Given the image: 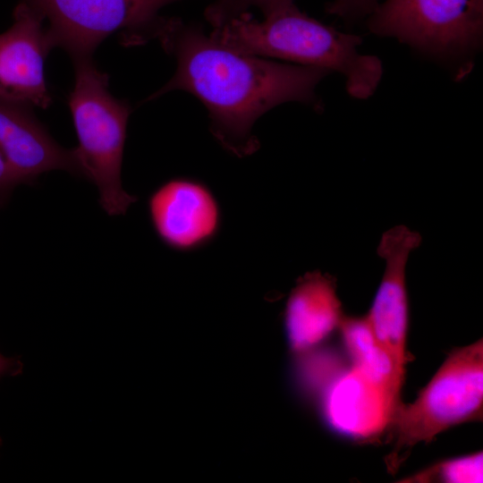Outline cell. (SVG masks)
I'll return each instance as SVG.
<instances>
[{"label": "cell", "instance_id": "6da1fadb", "mask_svg": "<svg viewBox=\"0 0 483 483\" xmlns=\"http://www.w3.org/2000/svg\"><path fill=\"white\" fill-rule=\"evenodd\" d=\"M176 60L174 76L145 99L172 90L196 97L207 108L210 130L227 151L237 157L255 152V122L273 107L289 101L318 106L317 85L330 71L269 61L223 46L199 24L166 18L157 37Z\"/></svg>", "mask_w": 483, "mask_h": 483}, {"label": "cell", "instance_id": "7a4b0ae2", "mask_svg": "<svg viewBox=\"0 0 483 483\" xmlns=\"http://www.w3.org/2000/svg\"><path fill=\"white\" fill-rule=\"evenodd\" d=\"M209 37L246 55L338 72L345 77L349 95L358 99L371 97L382 78L381 61L359 52L360 37L326 25L300 11L294 4L263 21L243 13L214 28Z\"/></svg>", "mask_w": 483, "mask_h": 483}, {"label": "cell", "instance_id": "3957f363", "mask_svg": "<svg viewBox=\"0 0 483 483\" xmlns=\"http://www.w3.org/2000/svg\"><path fill=\"white\" fill-rule=\"evenodd\" d=\"M74 84L68 105L79 145L75 148L85 178L98 190L109 216L124 215L137 201L122 186V163L131 106L108 89V75L92 57L73 60Z\"/></svg>", "mask_w": 483, "mask_h": 483}, {"label": "cell", "instance_id": "277c9868", "mask_svg": "<svg viewBox=\"0 0 483 483\" xmlns=\"http://www.w3.org/2000/svg\"><path fill=\"white\" fill-rule=\"evenodd\" d=\"M483 407L482 339L450 352L415 401L401 403L390 427L394 447L386 456L396 470L412 447L428 444L455 425L479 420Z\"/></svg>", "mask_w": 483, "mask_h": 483}, {"label": "cell", "instance_id": "5b68a950", "mask_svg": "<svg viewBox=\"0 0 483 483\" xmlns=\"http://www.w3.org/2000/svg\"><path fill=\"white\" fill-rule=\"evenodd\" d=\"M48 21L54 47L72 61L89 58L106 38L119 34L124 45L157 38L165 17L164 6L181 0H30Z\"/></svg>", "mask_w": 483, "mask_h": 483}, {"label": "cell", "instance_id": "8992f818", "mask_svg": "<svg viewBox=\"0 0 483 483\" xmlns=\"http://www.w3.org/2000/svg\"><path fill=\"white\" fill-rule=\"evenodd\" d=\"M368 17L372 33L438 56L458 57L479 46L483 0H385Z\"/></svg>", "mask_w": 483, "mask_h": 483}, {"label": "cell", "instance_id": "52a82bcc", "mask_svg": "<svg viewBox=\"0 0 483 483\" xmlns=\"http://www.w3.org/2000/svg\"><path fill=\"white\" fill-rule=\"evenodd\" d=\"M420 242L419 233L404 225L393 227L382 235L377 253L385 262V269L367 314L376 339L390 358L401 386L407 362L409 305L406 266L411 253Z\"/></svg>", "mask_w": 483, "mask_h": 483}, {"label": "cell", "instance_id": "ba28073f", "mask_svg": "<svg viewBox=\"0 0 483 483\" xmlns=\"http://www.w3.org/2000/svg\"><path fill=\"white\" fill-rule=\"evenodd\" d=\"M12 26L0 34V97L47 108L52 102L45 61L54 47L45 18L30 0L13 9Z\"/></svg>", "mask_w": 483, "mask_h": 483}, {"label": "cell", "instance_id": "9c48e42d", "mask_svg": "<svg viewBox=\"0 0 483 483\" xmlns=\"http://www.w3.org/2000/svg\"><path fill=\"white\" fill-rule=\"evenodd\" d=\"M152 227L168 248L191 251L211 242L221 225L219 204L204 183L186 177L172 178L149 196Z\"/></svg>", "mask_w": 483, "mask_h": 483}, {"label": "cell", "instance_id": "30bf717a", "mask_svg": "<svg viewBox=\"0 0 483 483\" xmlns=\"http://www.w3.org/2000/svg\"><path fill=\"white\" fill-rule=\"evenodd\" d=\"M31 108L0 97V151L18 183L32 185L53 170L85 178L75 148L60 146Z\"/></svg>", "mask_w": 483, "mask_h": 483}, {"label": "cell", "instance_id": "8fae6325", "mask_svg": "<svg viewBox=\"0 0 483 483\" xmlns=\"http://www.w3.org/2000/svg\"><path fill=\"white\" fill-rule=\"evenodd\" d=\"M335 279L313 271L301 276L284 309V328L292 352H306L324 341L343 318Z\"/></svg>", "mask_w": 483, "mask_h": 483}, {"label": "cell", "instance_id": "7c38bea8", "mask_svg": "<svg viewBox=\"0 0 483 483\" xmlns=\"http://www.w3.org/2000/svg\"><path fill=\"white\" fill-rule=\"evenodd\" d=\"M394 411L388 396L353 367L333 382L322 401V412L327 423L352 435L382 430L390 424Z\"/></svg>", "mask_w": 483, "mask_h": 483}, {"label": "cell", "instance_id": "4fadbf2b", "mask_svg": "<svg viewBox=\"0 0 483 483\" xmlns=\"http://www.w3.org/2000/svg\"><path fill=\"white\" fill-rule=\"evenodd\" d=\"M356 369L367 380L381 389L397 409L402 386L398 384L390 358L377 343L367 315L343 317L338 327Z\"/></svg>", "mask_w": 483, "mask_h": 483}, {"label": "cell", "instance_id": "5bb4252c", "mask_svg": "<svg viewBox=\"0 0 483 483\" xmlns=\"http://www.w3.org/2000/svg\"><path fill=\"white\" fill-rule=\"evenodd\" d=\"M483 453L439 462L400 482L406 483H481L483 479Z\"/></svg>", "mask_w": 483, "mask_h": 483}, {"label": "cell", "instance_id": "9a60e30c", "mask_svg": "<svg viewBox=\"0 0 483 483\" xmlns=\"http://www.w3.org/2000/svg\"><path fill=\"white\" fill-rule=\"evenodd\" d=\"M293 4L294 0H216L204 15L213 28H217L251 7H257L266 17Z\"/></svg>", "mask_w": 483, "mask_h": 483}, {"label": "cell", "instance_id": "2e32d148", "mask_svg": "<svg viewBox=\"0 0 483 483\" xmlns=\"http://www.w3.org/2000/svg\"><path fill=\"white\" fill-rule=\"evenodd\" d=\"M378 4L379 0H332L326 12L351 21L368 17Z\"/></svg>", "mask_w": 483, "mask_h": 483}, {"label": "cell", "instance_id": "e0dca14e", "mask_svg": "<svg viewBox=\"0 0 483 483\" xmlns=\"http://www.w3.org/2000/svg\"><path fill=\"white\" fill-rule=\"evenodd\" d=\"M16 185L19 183L0 151V208L9 200Z\"/></svg>", "mask_w": 483, "mask_h": 483}, {"label": "cell", "instance_id": "ac0fdd59", "mask_svg": "<svg viewBox=\"0 0 483 483\" xmlns=\"http://www.w3.org/2000/svg\"><path fill=\"white\" fill-rule=\"evenodd\" d=\"M13 366L12 360L6 359L0 354V375L8 372Z\"/></svg>", "mask_w": 483, "mask_h": 483}]
</instances>
